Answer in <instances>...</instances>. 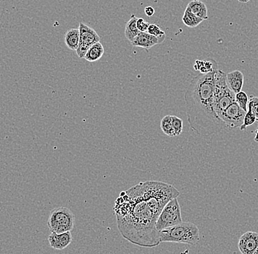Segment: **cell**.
<instances>
[{
  "mask_svg": "<svg viewBox=\"0 0 258 254\" xmlns=\"http://www.w3.org/2000/svg\"><path fill=\"white\" fill-rule=\"evenodd\" d=\"M179 196L175 187L158 181L140 182L121 192L114 211L123 238L143 248L159 246L157 219L166 204Z\"/></svg>",
  "mask_w": 258,
  "mask_h": 254,
  "instance_id": "cell-1",
  "label": "cell"
},
{
  "mask_svg": "<svg viewBox=\"0 0 258 254\" xmlns=\"http://www.w3.org/2000/svg\"><path fill=\"white\" fill-rule=\"evenodd\" d=\"M215 71L194 76L184 94L187 120L200 136H211L226 129L214 108Z\"/></svg>",
  "mask_w": 258,
  "mask_h": 254,
  "instance_id": "cell-2",
  "label": "cell"
},
{
  "mask_svg": "<svg viewBox=\"0 0 258 254\" xmlns=\"http://www.w3.org/2000/svg\"><path fill=\"white\" fill-rule=\"evenodd\" d=\"M161 243H183L195 246L200 241V230L191 222H182L161 231L159 233Z\"/></svg>",
  "mask_w": 258,
  "mask_h": 254,
  "instance_id": "cell-3",
  "label": "cell"
},
{
  "mask_svg": "<svg viewBox=\"0 0 258 254\" xmlns=\"http://www.w3.org/2000/svg\"><path fill=\"white\" fill-rule=\"evenodd\" d=\"M47 224L51 232L54 233L71 232L74 228L75 216L71 210L66 207H57L51 211Z\"/></svg>",
  "mask_w": 258,
  "mask_h": 254,
  "instance_id": "cell-4",
  "label": "cell"
},
{
  "mask_svg": "<svg viewBox=\"0 0 258 254\" xmlns=\"http://www.w3.org/2000/svg\"><path fill=\"white\" fill-rule=\"evenodd\" d=\"M183 222L181 217V207L178 199L171 200L166 204L157 219L155 227L158 232L170 228Z\"/></svg>",
  "mask_w": 258,
  "mask_h": 254,
  "instance_id": "cell-5",
  "label": "cell"
},
{
  "mask_svg": "<svg viewBox=\"0 0 258 254\" xmlns=\"http://www.w3.org/2000/svg\"><path fill=\"white\" fill-rule=\"evenodd\" d=\"M79 46L77 49V54L79 58H84L88 49L95 43L100 42V36L92 27L83 22L79 23Z\"/></svg>",
  "mask_w": 258,
  "mask_h": 254,
  "instance_id": "cell-6",
  "label": "cell"
},
{
  "mask_svg": "<svg viewBox=\"0 0 258 254\" xmlns=\"http://www.w3.org/2000/svg\"><path fill=\"white\" fill-rule=\"evenodd\" d=\"M246 112L242 110L236 102L228 106L220 116V119L225 123L226 129L233 130L242 127Z\"/></svg>",
  "mask_w": 258,
  "mask_h": 254,
  "instance_id": "cell-7",
  "label": "cell"
},
{
  "mask_svg": "<svg viewBox=\"0 0 258 254\" xmlns=\"http://www.w3.org/2000/svg\"><path fill=\"white\" fill-rule=\"evenodd\" d=\"M258 248V233L247 232L239 241V249L242 254H253Z\"/></svg>",
  "mask_w": 258,
  "mask_h": 254,
  "instance_id": "cell-8",
  "label": "cell"
},
{
  "mask_svg": "<svg viewBox=\"0 0 258 254\" xmlns=\"http://www.w3.org/2000/svg\"><path fill=\"white\" fill-rule=\"evenodd\" d=\"M166 37L158 38L154 35H150L148 32H139L137 36L131 42V44L136 47L144 48L146 50H149L155 45L161 44L165 40Z\"/></svg>",
  "mask_w": 258,
  "mask_h": 254,
  "instance_id": "cell-9",
  "label": "cell"
},
{
  "mask_svg": "<svg viewBox=\"0 0 258 254\" xmlns=\"http://www.w3.org/2000/svg\"><path fill=\"white\" fill-rule=\"evenodd\" d=\"M49 245L55 250L62 251L66 249L73 241V237L71 232L65 233L57 234L52 232L48 238Z\"/></svg>",
  "mask_w": 258,
  "mask_h": 254,
  "instance_id": "cell-10",
  "label": "cell"
},
{
  "mask_svg": "<svg viewBox=\"0 0 258 254\" xmlns=\"http://www.w3.org/2000/svg\"><path fill=\"white\" fill-rule=\"evenodd\" d=\"M226 77L228 87L235 94L242 91L245 82V76L242 71L235 70L227 74Z\"/></svg>",
  "mask_w": 258,
  "mask_h": 254,
  "instance_id": "cell-11",
  "label": "cell"
},
{
  "mask_svg": "<svg viewBox=\"0 0 258 254\" xmlns=\"http://www.w3.org/2000/svg\"><path fill=\"white\" fill-rule=\"evenodd\" d=\"M187 8L194 15L204 20L208 18L206 4L200 0H193L188 4Z\"/></svg>",
  "mask_w": 258,
  "mask_h": 254,
  "instance_id": "cell-12",
  "label": "cell"
},
{
  "mask_svg": "<svg viewBox=\"0 0 258 254\" xmlns=\"http://www.w3.org/2000/svg\"><path fill=\"white\" fill-rule=\"evenodd\" d=\"M80 32L78 28H71L68 29L65 35V43L68 49L73 51H77L79 46Z\"/></svg>",
  "mask_w": 258,
  "mask_h": 254,
  "instance_id": "cell-13",
  "label": "cell"
},
{
  "mask_svg": "<svg viewBox=\"0 0 258 254\" xmlns=\"http://www.w3.org/2000/svg\"><path fill=\"white\" fill-rule=\"evenodd\" d=\"M104 53V49L103 45L102 44L101 42H98V43H95L93 46L88 49L85 54V57L84 58L88 61L93 62L98 61L102 58Z\"/></svg>",
  "mask_w": 258,
  "mask_h": 254,
  "instance_id": "cell-14",
  "label": "cell"
},
{
  "mask_svg": "<svg viewBox=\"0 0 258 254\" xmlns=\"http://www.w3.org/2000/svg\"><path fill=\"white\" fill-rule=\"evenodd\" d=\"M137 19L136 15H131L130 20L126 24L125 36L129 41H130V43L134 40L135 38L137 36L138 34L140 32L138 29L137 26H136Z\"/></svg>",
  "mask_w": 258,
  "mask_h": 254,
  "instance_id": "cell-15",
  "label": "cell"
},
{
  "mask_svg": "<svg viewBox=\"0 0 258 254\" xmlns=\"http://www.w3.org/2000/svg\"><path fill=\"white\" fill-rule=\"evenodd\" d=\"M182 21H183V24L188 27L194 28L200 25L203 22V20L194 15L186 7V10L183 13Z\"/></svg>",
  "mask_w": 258,
  "mask_h": 254,
  "instance_id": "cell-16",
  "label": "cell"
},
{
  "mask_svg": "<svg viewBox=\"0 0 258 254\" xmlns=\"http://www.w3.org/2000/svg\"><path fill=\"white\" fill-rule=\"evenodd\" d=\"M161 129L166 135L169 137H175V132L172 127L171 115H167L164 116L161 121Z\"/></svg>",
  "mask_w": 258,
  "mask_h": 254,
  "instance_id": "cell-17",
  "label": "cell"
},
{
  "mask_svg": "<svg viewBox=\"0 0 258 254\" xmlns=\"http://www.w3.org/2000/svg\"><path fill=\"white\" fill-rule=\"evenodd\" d=\"M217 70H219V68L217 61L213 59H208L203 60V66L200 68V72L202 74H207L217 71Z\"/></svg>",
  "mask_w": 258,
  "mask_h": 254,
  "instance_id": "cell-18",
  "label": "cell"
},
{
  "mask_svg": "<svg viewBox=\"0 0 258 254\" xmlns=\"http://www.w3.org/2000/svg\"><path fill=\"white\" fill-rule=\"evenodd\" d=\"M256 121H258L257 118H256V115H255L254 113H253L251 106L248 104V110H247V113H246L244 123L242 127H240V130H246L249 126L253 125V124L256 123Z\"/></svg>",
  "mask_w": 258,
  "mask_h": 254,
  "instance_id": "cell-19",
  "label": "cell"
},
{
  "mask_svg": "<svg viewBox=\"0 0 258 254\" xmlns=\"http://www.w3.org/2000/svg\"><path fill=\"white\" fill-rule=\"evenodd\" d=\"M235 99H236V102L239 104V107L247 113V110H248L249 103V97L247 93L242 90L239 93H236Z\"/></svg>",
  "mask_w": 258,
  "mask_h": 254,
  "instance_id": "cell-20",
  "label": "cell"
},
{
  "mask_svg": "<svg viewBox=\"0 0 258 254\" xmlns=\"http://www.w3.org/2000/svg\"><path fill=\"white\" fill-rule=\"evenodd\" d=\"M171 120H172V127L175 132V136H179L183 132V120L175 115H171Z\"/></svg>",
  "mask_w": 258,
  "mask_h": 254,
  "instance_id": "cell-21",
  "label": "cell"
},
{
  "mask_svg": "<svg viewBox=\"0 0 258 254\" xmlns=\"http://www.w3.org/2000/svg\"><path fill=\"white\" fill-rule=\"evenodd\" d=\"M147 32H148L150 35H154L155 37H158V38L166 37L165 32H164V31L161 30V29H160L159 26L155 24H150Z\"/></svg>",
  "mask_w": 258,
  "mask_h": 254,
  "instance_id": "cell-22",
  "label": "cell"
},
{
  "mask_svg": "<svg viewBox=\"0 0 258 254\" xmlns=\"http://www.w3.org/2000/svg\"><path fill=\"white\" fill-rule=\"evenodd\" d=\"M248 104L251 106L252 110L258 120V97L254 96H250Z\"/></svg>",
  "mask_w": 258,
  "mask_h": 254,
  "instance_id": "cell-23",
  "label": "cell"
},
{
  "mask_svg": "<svg viewBox=\"0 0 258 254\" xmlns=\"http://www.w3.org/2000/svg\"><path fill=\"white\" fill-rule=\"evenodd\" d=\"M149 25H150L149 22H147V21H144L142 18H138L137 21H136V26H137V28L138 29H139V32H147Z\"/></svg>",
  "mask_w": 258,
  "mask_h": 254,
  "instance_id": "cell-24",
  "label": "cell"
},
{
  "mask_svg": "<svg viewBox=\"0 0 258 254\" xmlns=\"http://www.w3.org/2000/svg\"><path fill=\"white\" fill-rule=\"evenodd\" d=\"M144 13H145L146 15H147V16H153L155 13L154 8H153V7H151V6L146 7L145 8H144Z\"/></svg>",
  "mask_w": 258,
  "mask_h": 254,
  "instance_id": "cell-25",
  "label": "cell"
},
{
  "mask_svg": "<svg viewBox=\"0 0 258 254\" xmlns=\"http://www.w3.org/2000/svg\"><path fill=\"white\" fill-rule=\"evenodd\" d=\"M255 141L257 142V143H258V129H257V131H256V137H255Z\"/></svg>",
  "mask_w": 258,
  "mask_h": 254,
  "instance_id": "cell-26",
  "label": "cell"
},
{
  "mask_svg": "<svg viewBox=\"0 0 258 254\" xmlns=\"http://www.w3.org/2000/svg\"><path fill=\"white\" fill-rule=\"evenodd\" d=\"M238 1H239V2L247 3L250 1V0H238Z\"/></svg>",
  "mask_w": 258,
  "mask_h": 254,
  "instance_id": "cell-27",
  "label": "cell"
},
{
  "mask_svg": "<svg viewBox=\"0 0 258 254\" xmlns=\"http://www.w3.org/2000/svg\"><path fill=\"white\" fill-rule=\"evenodd\" d=\"M253 254H258V248L257 249V250H256V252H255V253Z\"/></svg>",
  "mask_w": 258,
  "mask_h": 254,
  "instance_id": "cell-28",
  "label": "cell"
}]
</instances>
